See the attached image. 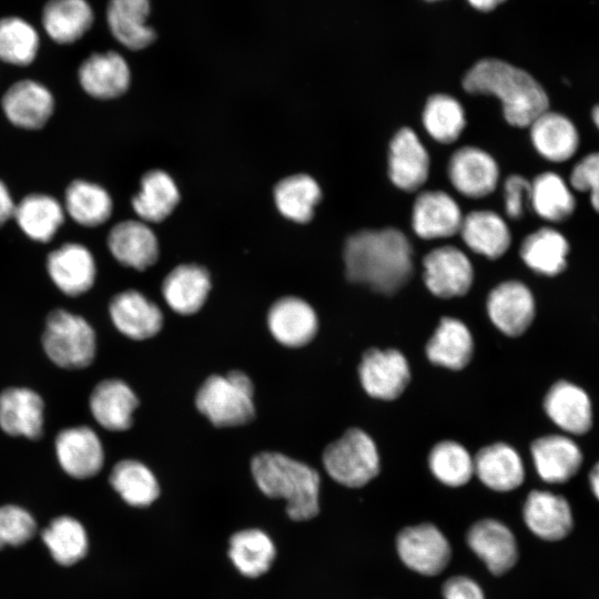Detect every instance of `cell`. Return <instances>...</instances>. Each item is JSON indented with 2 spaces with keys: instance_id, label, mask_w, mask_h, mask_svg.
<instances>
[{
  "instance_id": "1",
  "label": "cell",
  "mask_w": 599,
  "mask_h": 599,
  "mask_svg": "<svg viewBox=\"0 0 599 599\" xmlns=\"http://www.w3.org/2000/svg\"><path fill=\"white\" fill-rule=\"evenodd\" d=\"M347 278L390 295L402 288L413 272V251L406 235L397 229L362 230L344 246Z\"/></svg>"
},
{
  "instance_id": "2",
  "label": "cell",
  "mask_w": 599,
  "mask_h": 599,
  "mask_svg": "<svg viewBox=\"0 0 599 599\" xmlns=\"http://www.w3.org/2000/svg\"><path fill=\"white\" fill-rule=\"evenodd\" d=\"M463 87L473 94L497 97L506 121L518 128L529 126L549 108L546 91L529 73L497 59H484L473 65Z\"/></svg>"
},
{
  "instance_id": "3",
  "label": "cell",
  "mask_w": 599,
  "mask_h": 599,
  "mask_svg": "<svg viewBox=\"0 0 599 599\" xmlns=\"http://www.w3.org/2000/svg\"><path fill=\"white\" fill-rule=\"evenodd\" d=\"M251 471L265 496L286 500L292 520H309L318 514L321 478L311 466L277 451H262L252 458Z\"/></svg>"
},
{
  "instance_id": "4",
  "label": "cell",
  "mask_w": 599,
  "mask_h": 599,
  "mask_svg": "<svg viewBox=\"0 0 599 599\" xmlns=\"http://www.w3.org/2000/svg\"><path fill=\"white\" fill-rule=\"evenodd\" d=\"M254 385L242 370L209 376L196 392L195 406L212 425L234 427L255 417Z\"/></svg>"
},
{
  "instance_id": "5",
  "label": "cell",
  "mask_w": 599,
  "mask_h": 599,
  "mask_svg": "<svg viewBox=\"0 0 599 599\" xmlns=\"http://www.w3.org/2000/svg\"><path fill=\"white\" fill-rule=\"evenodd\" d=\"M41 342L48 358L64 369L88 367L97 353L93 327L81 315L63 308L48 314Z\"/></svg>"
},
{
  "instance_id": "6",
  "label": "cell",
  "mask_w": 599,
  "mask_h": 599,
  "mask_svg": "<svg viewBox=\"0 0 599 599\" xmlns=\"http://www.w3.org/2000/svg\"><path fill=\"white\" fill-rule=\"evenodd\" d=\"M327 474L351 488L365 486L379 471V456L374 440L359 428L347 429L323 453Z\"/></svg>"
},
{
  "instance_id": "7",
  "label": "cell",
  "mask_w": 599,
  "mask_h": 599,
  "mask_svg": "<svg viewBox=\"0 0 599 599\" xmlns=\"http://www.w3.org/2000/svg\"><path fill=\"white\" fill-rule=\"evenodd\" d=\"M396 548L404 565L424 576L439 575L451 557L447 538L432 524L404 528L396 538Z\"/></svg>"
},
{
  "instance_id": "8",
  "label": "cell",
  "mask_w": 599,
  "mask_h": 599,
  "mask_svg": "<svg viewBox=\"0 0 599 599\" xmlns=\"http://www.w3.org/2000/svg\"><path fill=\"white\" fill-rule=\"evenodd\" d=\"M358 375L365 392L383 400L397 398L410 378L408 363L397 349H367L358 366Z\"/></svg>"
},
{
  "instance_id": "9",
  "label": "cell",
  "mask_w": 599,
  "mask_h": 599,
  "mask_svg": "<svg viewBox=\"0 0 599 599\" xmlns=\"http://www.w3.org/2000/svg\"><path fill=\"white\" fill-rule=\"evenodd\" d=\"M423 266L424 282L437 297L461 296L471 287L473 265L466 254L455 246L432 250L425 255Z\"/></svg>"
},
{
  "instance_id": "10",
  "label": "cell",
  "mask_w": 599,
  "mask_h": 599,
  "mask_svg": "<svg viewBox=\"0 0 599 599\" xmlns=\"http://www.w3.org/2000/svg\"><path fill=\"white\" fill-rule=\"evenodd\" d=\"M54 449L61 468L73 478H91L103 467L102 443L97 433L88 426L60 430L54 440Z\"/></svg>"
},
{
  "instance_id": "11",
  "label": "cell",
  "mask_w": 599,
  "mask_h": 599,
  "mask_svg": "<svg viewBox=\"0 0 599 599\" xmlns=\"http://www.w3.org/2000/svg\"><path fill=\"white\" fill-rule=\"evenodd\" d=\"M451 185L463 195L479 199L490 194L498 182L499 169L486 151L465 145L456 150L448 162Z\"/></svg>"
},
{
  "instance_id": "12",
  "label": "cell",
  "mask_w": 599,
  "mask_h": 599,
  "mask_svg": "<svg viewBox=\"0 0 599 599\" xmlns=\"http://www.w3.org/2000/svg\"><path fill=\"white\" fill-rule=\"evenodd\" d=\"M106 245L111 255L123 266L145 271L156 263L160 244L150 224L125 220L109 231Z\"/></svg>"
},
{
  "instance_id": "13",
  "label": "cell",
  "mask_w": 599,
  "mask_h": 599,
  "mask_svg": "<svg viewBox=\"0 0 599 599\" xmlns=\"http://www.w3.org/2000/svg\"><path fill=\"white\" fill-rule=\"evenodd\" d=\"M47 271L57 288L70 297L87 293L97 277L95 260L80 243H65L50 252Z\"/></svg>"
},
{
  "instance_id": "14",
  "label": "cell",
  "mask_w": 599,
  "mask_h": 599,
  "mask_svg": "<svg viewBox=\"0 0 599 599\" xmlns=\"http://www.w3.org/2000/svg\"><path fill=\"white\" fill-rule=\"evenodd\" d=\"M487 311L493 324L504 334H524L535 316V300L530 290L519 281L497 285L488 295Z\"/></svg>"
},
{
  "instance_id": "15",
  "label": "cell",
  "mask_w": 599,
  "mask_h": 599,
  "mask_svg": "<svg viewBox=\"0 0 599 599\" xmlns=\"http://www.w3.org/2000/svg\"><path fill=\"white\" fill-rule=\"evenodd\" d=\"M109 314L115 328L134 341L151 338L163 326V314L159 306L135 290L114 295L109 304Z\"/></svg>"
},
{
  "instance_id": "16",
  "label": "cell",
  "mask_w": 599,
  "mask_h": 599,
  "mask_svg": "<svg viewBox=\"0 0 599 599\" xmlns=\"http://www.w3.org/2000/svg\"><path fill=\"white\" fill-rule=\"evenodd\" d=\"M78 78L84 92L99 100L120 98L131 84L129 64L115 51L89 55L80 64Z\"/></svg>"
},
{
  "instance_id": "17",
  "label": "cell",
  "mask_w": 599,
  "mask_h": 599,
  "mask_svg": "<svg viewBox=\"0 0 599 599\" xmlns=\"http://www.w3.org/2000/svg\"><path fill=\"white\" fill-rule=\"evenodd\" d=\"M267 326L280 344L301 347L316 335L318 319L313 307L303 298L283 296L271 305L267 312Z\"/></svg>"
},
{
  "instance_id": "18",
  "label": "cell",
  "mask_w": 599,
  "mask_h": 599,
  "mask_svg": "<svg viewBox=\"0 0 599 599\" xmlns=\"http://www.w3.org/2000/svg\"><path fill=\"white\" fill-rule=\"evenodd\" d=\"M429 156L418 135L410 128H402L393 136L388 153V175L400 190L413 192L427 180Z\"/></svg>"
},
{
  "instance_id": "19",
  "label": "cell",
  "mask_w": 599,
  "mask_h": 599,
  "mask_svg": "<svg viewBox=\"0 0 599 599\" xmlns=\"http://www.w3.org/2000/svg\"><path fill=\"white\" fill-rule=\"evenodd\" d=\"M463 217L459 205L449 194L440 190H428L422 192L414 202L412 225L422 238H444L459 232Z\"/></svg>"
},
{
  "instance_id": "20",
  "label": "cell",
  "mask_w": 599,
  "mask_h": 599,
  "mask_svg": "<svg viewBox=\"0 0 599 599\" xmlns=\"http://www.w3.org/2000/svg\"><path fill=\"white\" fill-rule=\"evenodd\" d=\"M44 402L28 387H8L0 393V428L10 436L38 440L43 435Z\"/></svg>"
},
{
  "instance_id": "21",
  "label": "cell",
  "mask_w": 599,
  "mask_h": 599,
  "mask_svg": "<svg viewBox=\"0 0 599 599\" xmlns=\"http://www.w3.org/2000/svg\"><path fill=\"white\" fill-rule=\"evenodd\" d=\"M2 110L16 126L41 129L54 111V99L48 88L33 80L13 83L3 94Z\"/></svg>"
},
{
  "instance_id": "22",
  "label": "cell",
  "mask_w": 599,
  "mask_h": 599,
  "mask_svg": "<svg viewBox=\"0 0 599 599\" xmlns=\"http://www.w3.org/2000/svg\"><path fill=\"white\" fill-rule=\"evenodd\" d=\"M524 520L538 538L558 541L573 528V516L568 500L547 490H531L524 505Z\"/></svg>"
},
{
  "instance_id": "23",
  "label": "cell",
  "mask_w": 599,
  "mask_h": 599,
  "mask_svg": "<svg viewBox=\"0 0 599 599\" xmlns=\"http://www.w3.org/2000/svg\"><path fill=\"white\" fill-rule=\"evenodd\" d=\"M467 544L493 575H502L517 562L516 537L498 520L483 519L474 524L467 534Z\"/></svg>"
},
{
  "instance_id": "24",
  "label": "cell",
  "mask_w": 599,
  "mask_h": 599,
  "mask_svg": "<svg viewBox=\"0 0 599 599\" xmlns=\"http://www.w3.org/2000/svg\"><path fill=\"white\" fill-rule=\"evenodd\" d=\"M211 287V275L204 266L185 263L176 265L165 275L161 292L175 313L192 315L203 307Z\"/></svg>"
},
{
  "instance_id": "25",
  "label": "cell",
  "mask_w": 599,
  "mask_h": 599,
  "mask_svg": "<svg viewBox=\"0 0 599 599\" xmlns=\"http://www.w3.org/2000/svg\"><path fill=\"white\" fill-rule=\"evenodd\" d=\"M139 399L131 387L121 379H103L95 385L89 398L93 418L110 432H124L133 424V413Z\"/></svg>"
},
{
  "instance_id": "26",
  "label": "cell",
  "mask_w": 599,
  "mask_h": 599,
  "mask_svg": "<svg viewBox=\"0 0 599 599\" xmlns=\"http://www.w3.org/2000/svg\"><path fill=\"white\" fill-rule=\"evenodd\" d=\"M544 408L548 417L569 434L583 435L591 428L590 398L581 387L570 382L554 384L546 394Z\"/></svg>"
},
{
  "instance_id": "27",
  "label": "cell",
  "mask_w": 599,
  "mask_h": 599,
  "mask_svg": "<svg viewBox=\"0 0 599 599\" xmlns=\"http://www.w3.org/2000/svg\"><path fill=\"white\" fill-rule=\"evenodd\" d=\"M531 455L539 477L549 484L568 481L582 464L579 446L562 435H548L536 439L531 445Z\"/></svg>"
},
{
  "instance_id": "28",
  "label": "cell",
  "mask_w": 599,
  "mask_h": 599,
  "mask_svg": "<svg viewBox=\"0 0 599 599\" xmlns=\"http://www.w3.org/2000/svg\"><path fill=\"white\" fill-rule=\"evenodd\" d=\"M181 194L175 180L164 170L146 171L140 180V189L131 200L139 220L152 224L166 220L176 209Z\"/></svg>"
},
{
  "instance_id": "29",
  "label": "cell",
  "mask_w": 599,
  "mask_h": 599,
  "mask_svg": "<svg viewBox=\"0 0 599 599\" xmlns=\"http://www.w3.org/2000/svg\"><path fill=\"white\" fill-rule=\"evenodd\" d=\"M150 0H109L106 20L112 35L123 47L138 51L156 39L155 30L146 24Z\"/></svg>"
},
{
  "instance_id": "30",
  "label": "cell",
  "mask_w": 599,
  "mask_h": 599,
  "mask_svg": "<svg viewBox=\"0 0 599 599\" xmlns=\"http://www.w3.org/2000/svg\"><path fill=\"white\" fill-rule=\"evenodd\" d=\"M474 474L488 488L502 493L516 489L525 479L520 456L504 443L486 446L476 454Z\"/></svg>"
},
{
  "instance_id": "31",
  "label": "cell",
  "mask_w": 599,
  "mask_h": 599,
  "mask_svg": "<svg viewBox=\"0 0 599 599\" xmlns=\"http://www.w3.org/2000/svg\"><path fill=\"white\" fill-rule=\"evenodd\" d=\"M459 233L471 251L491 260L505 254L511 241L506 222L489 210L473 211L465 215Z\"/></svg>"
},
{
  "instance_id": "32",
  "label": "cell",
  "mask_w": 599,
  "mask_h": 599,
  "mask_svg": "<svg viewBox=\"0 0 599 599\" xmlns=\"http://www.w3.org/2000/svg\"><path fill=\"white\" fill-rule=\"evenodd\" d=\"M529 126L535 149L549 161H567L578 150V131L573 123L560 113L548 110Z\"/></svg>"
},
{
  "instance_id": "33",
  "label": "cell",
  "mask_w": 599,
  "mask_h": 599,
  "mask_svg": "<svg viewBox=\"0 0 599 599\" xmlns=\"http://www.w3.org/2000/svg\"><path fill=\"white\" fill-rule=\"evenodd\" d=\"M322 199L317 181L308 174L296 173L281 179L273 189V200L278 213L286 220L308 223Z\"/></svg>"
},
{
  "instance_id": "34",
  "label": "cell",
  "mask_w": 599,
  "mask_h": 599,
  "mask_svg": "<svg viewBox=\"0 0 599 599\" xmlns=\"http://www.w3.org/2000/svg\"><path fill=\"white\" fill-rule=\"evenodd\" d=\"M474 351L473 336L468 327L459 319L444 317L426 345L428 359L449 369L464 368Z\"/></svg>"
},
{
  "instance_id": "35",
  "label": "cell",
  "mask_w": 599,
  "mask_h": 599,
  "mask_svg": "<svg viewBox=\"0 0 599 599\" xmlns=\"http://www.w3.org/2000/svg\"><path fill=\"white\" fill-rule=\"evenodd\" d=\"M13 219L27 236L45 243L54 237L63 224L64 209L57 199L33 193L16 205Z\"/></svg>"
},
{
  "instance_id": "36",
  "label": "cell",
  "mask_w": 599,
  "mask_h": 599,
  "mask_svg": "<svg viewBox=\"0 0 599 599\" xmlns=\"http://www.w3.org/2000/svg\"><path fill=\"white\" fill-rule=\"evenodd\" d=\"M93 23V11L87 0H49L42 11V26L60 44L79 40Z\"/></svg>"
},
{
  "instance_id": "37",
  "label": "cell",
  "mask_w": 599,
  "mask_h": 599,
  "mask_svg": "<svg viewBox=\"0 0 599 599\" xmlns=\"http://www.w3.org/2000/svg\"><path fill=\"white\" fill-rule=\"evenodd\" d=\"M64 207L78 224L97 227L110 219L113 201L103 186L85 180H74L65 190Z\"/></svg>"
},
{
  "instance_id": "38",
  "label": "cell",
  "mask_w": 599,
  "mask_h": 599,
  "mask_svg": "<svg viewBox=\"0 0 599 599\" xmlns=\"http://www.w3.org/2000/svg\"><path fill=\"white\" fill-rule=\"evenodd\" d=\"M274 542L260 529H244L230 538L229 557L245 577L256 578L265 573L275 559Z\"/></svg>"
},
{
  "instance_id": "39",
  "label": "cell",
  "mask_w": 599,
  "mask_h": 599,
  "mask_svg": "<svg viewBox=\"0 0 599 599\" xmlns=\"http://www.w3.org/2000/svg\"><path fill=\"white\" fill-rule=\"evenodd\" d=\"M569 244L556 230L544 227L529 234L521 243L522 261L537 273L554 276L567 265Z\"/></svg>"
},
{
  "instance_id": "40",
  "label": "cell",
  "mask_w": 599,
  "mask_h": 599,
  "mask_svg": "<svg viewBox=\"0 0 599 599\" xmlns=\"http://www.w3.org/2000/svg\"><path fill=\"white\" fill-rule=\"evenodd\" d=\"M110 484L130 506H150L160 495L159 483L151 469L135 459L116 463L110 473Z\"/></svg>"
},
{
  "instance_id": "41",
  "label": "cell",
  "mask_w": 599,
  "mask_h": 599,
  "mask_svg": "<svg viewBox=\"0 0 599 599\" xmlns=\"http://www.w3.org/2000/svg\"><path fill=\"white\" fill-rule=\"evenodd\" d=\"M530 202L542 219L559 222L575 210L576 201L565 181L554 172H545L531 183Z\"/></svg>"
},
{
  "instance_id": "42",
  "label": "cell",
  "mask_w": 599,
  "mask_h": 599,
  "mask_svg": "<svg viewBox=\"0 0 599 599\" xmlns=\"http://www.w3.org/2000/svg\"><path fill=\"white\" fill-rule=\"evenodd\" d=\"M42 539L52 558L63 566L78 562L88 551V536L84 527L69 516L53 519L42 531Z\"/></svg>"
},
{
  "instance_id": "43",
  "label": "cell",
  "mask_w": 599,
  "mask_h": 599,
  "mask_svg": "<svg viewBox=\"0 0 599 599\" xmlns=\"http://www.w3.org/2000/svg\"><path fill=\"white\" fill-rule=\"evenodd\" d=\"M423 124L434 140L444 144L453 143L466 124L464 108L448 94H434L425 104Z\"/></svg>"
},
{
  "instance_id": "44",
  "label": "cell",
  "mask_w": 599,
  "mask_h": 599,
  "mask_svg": "<svg viewBox=\"0 0 599 599\" xmlns=\"http://www.w3.org/2000/svg\"><path fill=\"white\" fill-rule=\"evenodd\" d=\"M39 49V34L19 17L0 19V60L18 67L33 62Z\"/></svg>"
},
{
  "instance_id": "45",
  "label": "cell",
  "mask_w": 599,
  "mask_h": 599,
  "mask_svg": "<svg viewBox=\"0 0 599 599\" xmlns=\"http://www.w3.org/2000/svg\"><path fill=\"white\" fill-rule=\"evenodd\" d=\"M433 475L443 484L459 487L474 475V458L464 446L445 440L433 447L428 457Z\"/></svg>"
},
{
  "instance_id": "46",
  "label": "cell",
  "mask_w": 599,
  "mask_h": 599,
  "mask_svg": "<svg viewBox=\"0 0 599 599\" xmlns=\"http://www.w3.org/2000/svg\"><path fill=\"white\" fill-rule=\"evenodd\" d=\"M34 531L35 521L26 509L14 505L0 507V549L27 542Z\"/></svg>"
},
{
  "instance_id": "47",
  "label": "cell",
  "mask_w": 599,
  "mask_h": 599,
  "mask_svg": "<svg viewBox=\"0 0 599 599\" xmlns=\"http://www.w3.org/2000/svg\"><path fill=\"white\" fill-rule=\"evenodd\" d=\"M570 184L579 192H589L591 205L599 213V152L588 154L575 165Z\"/></svg>"
},
{
  "instance_id": "48",
  "label": "cell",
  "mask_w": 599,
  "mask_h": 599,
  "mask_svg": "<svg viewBox=\"0 0 599 599\" xmlns=\"http://www.w3.org/2000/svg\"><path fill=\"white\" fill-rule=\"evenodd\" d=\"M505 210L510 219H519L526 200H530L531 183L521 175L512 174L505 181Z\"/></svg>"
},
{
  "instance_id": "49",
  "label": "cell",
  "mask_w": 599,
  "mask_h": 599,
  "mask_svg": "<svg viewBox=\"0 0 599 599\" xmlns=\"http://www.w3.org/2000/svg\"><path fill=\"white\" fill-rule=\"evenodd\" d=\"M443 595L445 599H485L479 585L464 576L449 578L443 587Z\"/></svg>"
},
{
  "instance_id": "50",
  "label": "cell",
  "mask_w": 599,
  "mask_h": 599,
  "mask_svg": "<svg viewBox=\"0 0 599 599\" xmlns=\"http://www.w3.org/2000/svg\"><path fill=\"white\" fill-rule=\"evenodd\" d=\"M16 204L9 189L0 180V227L11 217H13Z\"/></svg>"
},
{
  "instance_id": "51",
  "label": "cell",
  "mask_w": 599,
  "mask_h": 599,
  "mask_svg": "<svg viewBox=\"0 0 599 599\" xmlns=\"http://www.w3.org/2000/svg\"><path fill=\"white\" fill-rule=\"evenodd\" d=\"M589 485L593 496L599 500V463L589 473Z\"/></svg>"
},
{
  "instance_id": "52",
  "label": "cell",
  "mask_w": 599,
  "mask_h": 599,
  "mask_svg": "<svg viewBox=\"0 0 599 599\" xmlns=\"http://www.w3.org/2000/svg\"><path fill=\"white\" fill-rule=\"evenodd\" d=\"M469 3L478 10L489 11L496 8L498 4L505 0H468Z\"/></svg>"
},
{
  "instance_id": "53",
  "label": "cell",
  "mask_w": 599,
  "mask_h": 599,
  "mask_svg": "<svg viewBox=\"0 0 599 599\" xmlns=\"http://www.w3.org/2000/svg\"><path fill=\"white\" fill-rule=\"evenodd\" d=\"M592 120H593V123L599 129V105L595 106L592 110Z\"/></svg>"
},
{
  "instance_id": "54",
  "label": "cell",
  "mask_w": 599,
  "mask_h": 599,
  "mask_svg": "<svg viewBox=\"0 0 599 599\" xmlns=\"http://www.w3.org/2000/svg\"><path fill=\"white\" fill-rule=\"evenodd\" d=\"M428 1H436V0H428Z\"/></svg>"
}]
</instances>
